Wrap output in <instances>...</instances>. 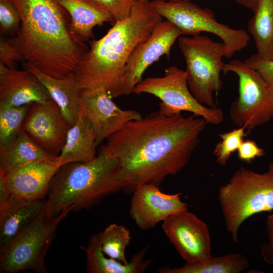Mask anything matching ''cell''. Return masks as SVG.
I'll list each match as a JSON object with an SVG mask.
<instances>
[{"instance_id":"7a4b0ae2","label":"cell","mask_w":273,"mask_h":273,"mask_svg":"<svg viewBox=\"0 0 273 273\" xmlns=\"http://www.w3.org/2000/svg\"><path fill=\"white\" fill-rule=\"evenodd\" d=\"M21 25L10 39L23 61L53 77L74 74L88 49L74 41L65 23V10L56 0H11Z\"/></svg>"},{"instance_id":"ffe728a7","label":"cell","mask_w":273,"mask_h":273,"mask_svg":"<svg viewBox=\"0 0 273 273\" xmlns=\"http://www.w3.org/2000/svg\"><path fill=\"white\" fill-rule=\"evenodd\" d=\"M96 136L94 127L81 110L76 122L68 130L66 142L57 157L62 166L71 162H87L96 156Z\"/></svg>"},{"instance_id":"9c48e42d","label":"cell","mask_w":273,"mask_h":273,"mask_svg":"<svg viewBox=\"0 0 273 273\" xmlns=\"http://www.w3.org/2000/svg\"><path fill=\"white\" fill-rule=\"evenodd\" d=\"M222 71L234 73L238 79V96L229 111L235 124L248 134L273 118V92L257 71L238 60L224 63Z\"/></svg>"},{"instance_id":"4316f807","label":"cell","mask_w":273,"mask_h":273,"mask_svg":"<svg viewBox=\"0 0 273 273\" xmlns=\"http://www.w3.org/2000/svg\"><path fill=\"white\" fill-rule=\"evenodd\" d=\"M30 105L0 106V148L9 146L16 139L22 129Z\"/></svg>"},{"instance_id":"d4e9b609","label":"cell","mask_w":273,"mask_h":273,"mask_svg":"<svg viewBox=\"0 0 273 273\" xmlns=\"http://www.w3.org/2000/svg\"><path fill=\"white\" fill-rule=\"evenodd\" d=\"M249 267L247 258L239 253L219 256H210L194 263H185L178 267H161L159 273H240Z\"/></svg>"},{"instance_id":"ac0fdd59","label":"cell","mask_w":273,"mask_h":273,"mask_svg":"<svg viewBox=\"0 0 273 273\" xmlns=\"http://www.w3.org/2000/svg\"><path fill=\"white\" fill-rule=\"evenodd\" d=\"M23 68L32 72L59 107L66 120L72 126L77 120L80 111V90L75 74L59 79L47 75L25 62Z\"/></svg>"},{"instance_id":"ba28073f","label":"cell","mask_w":273,"mask_h":273,"mask_svg":"<svg viewBox=\"0 0 273 273\" xmlns=\"http://www.w3.org/2000/svg\"><path fill=\"white\" fill-rule=\"evenodd\" d=\"M151 3L157 13L177 27L183 35L194 36L205 32L218 36L224 44L225 57L231 58L248 44L250 37L245 30L234 29L219 23L212 10L201 7L190 0H153Z\"/></svg>"},{"instance_id":"30bf717a","label":"cell","mask_w":273,"mask_h":273,"mask_svg":"<svg viewBox=\"0 0 273 273\" xmlns=\"http://www.w3.org/2000/svg\"><path fill=\"white\" fill-rule=\"evenodd\" d=\"M135 94H149L161 100L159 110L167 116L191 112L204 118L208 124L218 125L224 117L219 108H210L201 104L194 97L188 86L185 70L175 66L165 69L162 77L143 79L134 88Z\"/></svg>"},{"instance_id":"1f68e13d","label":"cell","mask_w":273,"mask_h":273,"mask_svg":"<svg viewBox=\"0 0 273 273\" xmlns=\"http://www.w3.org/2000/svg\"><path fill=\"white\" fill-rule=\"evenodd\" d=\"M0 61L10 69H16L17 63L22 62L21 55L11 43L10 39L1 36Z\"/></svg>"},{"instance_id":"7402d4cb","label":"cell","mask_w":273,"mask_h":273,"mask_svg":"<svg viewBox=\"0 0 273 273\" xmlns=\"http://www.w3.org/2000/svg\"><path fill=\"white\" fill-rule=\"evenodd\" d=\"M84 250L87 271L90 273H143L152 261L144 259L146 248L134 254L127 263L106 257L101 249L100 232L90 237Z\"/></svg>"},{"instance_id":"e575fe53","label":"cell","mask_w":273,"mask_h":273,"mask_svg":"<svg viewBox=\"0 0 273 273\" xmlns=\"http://www.w3.org/2000/svg\"><path fill=\"white\" fill-rule=\"evenodd\" d=\"M12 197L6 184L5 172L0 169V210L8 205Z\"/></svg>"},{"instance_id":"44dd1931","label":"cell","mask_w":273,"mask_h":273,"mask_svg":"<svg viewBox=\"0 0 273 273\" xmlns=\"http://www.w3.org/2000/svg\"><path fill=\"white\" fill-rule=\"evenodd\" d=\"M47 199L24 201L13 196L8 205L0 210V252L43 209Z\"/></svg>"},{"instance_id":"f546056e","label":"cell","mask_w":273,"mask_h":273,"mask_svg":"<svg viewBox=\"0 0 273 273\" xmlns=\"http://www.w3.org/2000/svg\"><path fill=\"white\" fill-rule=\"evenodd\" d=\"M102 10L110 14L115 22L128 16L135 0H89Z\"/></svg>"},{"instance_id":"8d00e7d4","label":"cell","mask_w":273,"mask_h":273,"mask_svg":"<svg viewBox=\"0 0 273 273\" xmlns=\"http://www.w3.org/2000/svg\"><path fill=\"white\" fill-rule=\"evenodd\" d=\"M154 1H165V2H176V1H181V0H154Z\"/></svg>"},{"instance_id":"f1b7e54d","label":"cell","mask_w":273,"mask_h":273,"mask_svg":"<svg viewBox=\"0 0 273 273\" xmlns=\"http://www.w3.org/2000/svg\"><path fill=\"white\" fill-rule=\"evenodd\" d=\"M21 16L11 0H0L1 31L4 33L17 32L21 25Z\"/></svg>"},{"instance_id":"52a82bcc","label":"cell","mask_w":273,"mask_h":273,"mask_svg":"<svg viewBox=\"0 0 273 273\" xmlns=\"http://www.w3.org/2000/svg\"><path fill=\"white\" fill-rule=\"evenodd\" d=\"M178 46L186 64L185 70L189 88L201 104L216 107L214 93L222 87L220 73L224 63L225 47L222 42L213 41L207 36H180Z\"/></svg>"},{"instance_id":"d6986e66","label":"cell","mask_w":273,"mask_h":273,"mask_svg":"<svg viewBox=\"0 0 273 273\" xmlns=\"http://www.w3.org/2000/svg\"><path fill=\"white\" fill-rule=\"evenodd\" d=\"M70 15L68 28L72 38L84 43L93 37V29L106 22H115L112 17L97 7L89 0H56Z\"/></svg>"},{"instance_id":"83f0119b","label":"cell","mask_w":273,"mask_h":273,"mask_svg":"<svg viewBox=\"0 0 273 273\" xmlns=\"http://www.w3.org/2000/svg\"><path fill=\"white\" fill-rule=\"evenodd\" d=\"M220 141L214 147L213 154L217 164L222 166L226 165L232 154L237 151L247 135L245 128L241 127L218 134Z\"/></svg>"},{"instance_id":"d590c367","label":"cell","mask_w":273,"mask_h":273,"mask_svg":"<svg viewBox=\"0 0 273 273\" xmlns=\"http://www.w3.org/2000/svg\"><path fill=\"white\" fill-rule=\"evenodd\" d=\"M260 0H235L236 3L250 10L253 13L256 11Z\"/></svg>"},{"instance_id":"3957f363","label":"cell","mask_w":273,"mask_h":273,"mask_svg":"<svg viewBox=\"0 0 273 273\" xmlns=\"http://www.w3.org/2000/svg\"><path fill=\"white\" fill-rule=\"evenodd\" d=\"M162 18L150 0H135L129 14L93 40L74 73L80 89L105 88L114 98L131 53L147 39Z\"/></svg>"},{"instance_id":"7c38bea8","label":"cell","mask_w":273,"mask_h":273,"mask_svg":"<svg viewBox=\"0 0 273 273\" xmlns=\"http://www.w3.org/2000/svg\"><path fill=\"white\" fill-rule=\"evenodd\" d=\"M162 227L186 263L198 262L212 255L207 224L188 209L168 217Z\"/></svg>"},{"instance_id":"603a6c76","label":"cell","mask_w":273,"mask_h":273,"mask_svg":"<svg viewBox=\"0 0 273 273\" xmlns=\"http://www.w3.org/2000/svg\"><path fill=\"white\" fill-rule=\"evenodd\" d=\"M56 157L45 151L22 129L13 143L0 148V169L6 173L29 162Z\"/></svg>"},{"instance_id":"6da1fadb","label":"cell","mask_w":273,"mask_h":273,"mask_svg":"<svg viewBox=\"0 0 273 273\" xmlns=\"http://www.w3.org/2000/svg\"><path fill=\"white\" fill-rule=\"evenodd\" d=\"M208 123L202 117L167 116L159 110L125 123L103 146L118 160L122 190L159 186L188 164Z\"/></svg>"},{"instance_id":"9a60e30c","label":"cell","mask_w":273,"mask_h":273,"mask_svg":"<svg viewBox=\"0 0 273 273\" xmlns=\"http://www.w3.org/2000/svg\"><path fill=\"white\" fill-rule=\"evenodd\" d=\"M180 195L163 193L159 186L152 184L140 185L133 191L130 216L140 229H152L171 215L188 209Z\"/></svg>"},{"instance_id":"4fadbf2b","label":"cell","mask_w":273,"mask_h":273,"mask_svg":"<svg viewBox=\"0 0 273 273\" xmlns=\"http://www.w3.org/2000/svg\"><path fill=\"white\" fill-rule=\"evenodd\" d=\"M71 125L52 99L30 104L22 129L45 151L58 156Z\"/></svg>"},{"instance_id":"8992f818","label":"cell","mask_w":273,"mask_h":273,"mask_svg":"<svg viewBox=\"0 0 273 273\" xmlns=\"http://www.w3.org/2000/svg\"><path fill=\"white\" fill-rule=\"evenodd\" d=\"M52 215L47 200L39 214L0 252V271L16 273L29 270L46 273L45 258L59 223L71 211Z\"/></svg>"},{"instance_id":"836d02e7","label":"cell","mask_w":273,"mask_h":273,"mask_svg":"<svg viewBox=\"0 0 273 273\" xmlns=\"http://www.w3.org/2000/svg\"><path fill=\"white\" fill-rule=\"evenodd\" d=\"M268 241L260 248V253L263 260L273 265V213L269 215L265 221Z\"/></svg>"},{"instance_id":"cb8c5ba5","label":"cell","mask_w":273,"mask_h":273,"mask_svg":"<svg viewBox=\"0 0 273 273\" xmlns=\"http://www.w3.org/2000/svg\"><path fill=\"white\" fill-rule=\"evenodd\" d=\"M253 16L248 22V30L260 59L273 60V0H260Z\"/></svg>"},{"instance_id":"2e32d148","label":"cell","mask_w":273,"mask_h":273,"mask_svg":"<svg viewBox=\"0 0 273 273\" xmlns=\"http://www.w3.org/2000/svg\"><path fill=\"white\" fill-rule=\"evenodd\" d=\"M57 157L29 162L5 173L12 195L24 201L43 199L52 179L61 167Z\"/></svg>"},{"instance_id":"e0dca14e","label":"cell","mask_w":273,"mask_h":273,"mask_svg":"<svg viewBox=\"0 0 273 273\" xmlns=\"http://www.w3.org/2000/svg\"><path fill=\"white\" fill-rule=\"evenodd\" d=\"M38 78L26 69H10L0 62V106L18 107L51 99Z\"/></svg>"},{"instance_id":"4dcf8cb0","label":"cell","mask_w":273,"mask_h":273,"mask_svg":"<svg viewBox=\"0 0 273 273\" xmlns=\"http://www.w3.org/2000/svg\"><path fill=\"white\" fill-rule=\"evenodd\" d=\"M244 62L258 72L273 92V60H263L254 54Z\"/></svg>"},{"instance_id":"5bb4252c","label":"cell","mask_w":273,"mask_h":273,"mask_svg":"<svg viewBox=\"0 0 273 273\" xmlns=\"http://www.w3.org/2000/svg\"><path fill=\"white\" fill-rule=\"evenodd\" d=\"M80 98V110L94 127L97 147L127 122L142 117L118 107L104 87L81 89Z\"/></svg>"},{"instance_id":"8fae6325","label":"cell","mask_w":273,"mask_h":273,"mask_svg":"<svg viewBox=\"0 0 273 273\" xmlns=\"http://www.w3.org/2000/svg\"><path fill=\"white\" fill-rule=\"evenodd\" d=\"M181 35V31L169 21L160 22L149 37L139 44L131 53L114 98L133 93L150 65L164 55L169 58L172 46Z\"/></svg>"},{"instance_id":"5b68a950","label":"cell","mask_w":273,"mask_h":273,"mask_svg":"<svg viewBox=\"0 0 273 273\" xmlns=\"http://www.w3.org/2000/svg\"><path fill=\"white\" fill-rule=\"evenodd\" d=\"M218 199L226 230L239 243V229L245 220L273 210V163L263 173L239 167L220 187Z\"/></svg>"},{"instance_id":"484cf974","label":"cell","mask_w":273,"mask_h":273,"mask_svg":"<svg viewBox=\"0 0 273 273\" xmlns=\"http://www.w3.org/2000/svg\"><path fill=\"white\" fill-rule=\"evenodd\" d=\"M131 240L129 230L123 224L112 223L100 232L101 249L105 255L124 263L125 251Z\"/></svg>"},{"instance_id":"277c9868","label":"cell","mask_w":273,"mask_h":273,"mask_svg":"<svg viewBox=\"0 0 273 273\" xmlns=\"http://www.w3.org/2000/svg\"><path fill=\"white\" fill-rule=\"evenodd\" d=\"M119 167L118 160L103 147L92 161L61 166L52 179L47 194L52 215L68 209L76 211L90 207L122 190Z\"/></svg>"},{"instance_id":"d6a6232c","label":"cell","mask_w":273,"mask_h":273,"mask_svg":"<svg viewBox=\"0 0 273 273\" xmlns=\"http://www.w3.org/2000/svg\"><path fill=\"white\" fill-rule=\"evenodd\" d=\"M237 151L238 158L248 164L251 163L256 158L265 154L264 150L259 147L255 141L250 139L244 140Z\"/></svg>"}]
</instances>
